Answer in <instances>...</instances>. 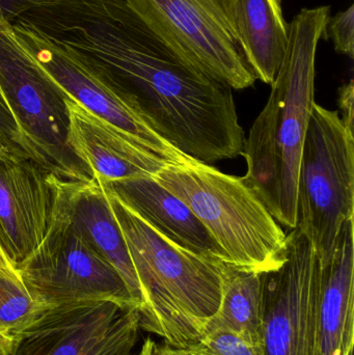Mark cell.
I'll list each match as a JSON object with an SVG mask.
<instances>
[{
    "mask_svg": "<svg viewBox=\"0 0 354 355\" xmlns=\"http://www.w3.org/2000/svg\"><path fill=\"white\" fill-rule=\"evenodd\" d=\"M19 22L85 56L123 87L133 114L182 155H241L232 89L177 53L125 0H30Z\"/></svg>",
    "mask_w": 354,
    "mask_h": 355,
    "instance_id": "cell-1",
    "label": "cell"
},
{
    "mask_svg": "<svg viewBox=\"0 0 354 355\" xmlns=\"http://www.w3.org/2000/svg\"><path fill=\"white\" fill-rule=\"evenodd\" d=\"M330 18V6H322L303 8L289 23L284 60L241 154L247 164L241 179L290 230L297 225L299 164L315 104L316 55Z\"/></svg>",
    "mask_w": 354,
    "mask_h": 355,
    "instance_id": "cell-2",
    "label": "cell"
},
{
    "mask_svg": "<svg viewBox=\"0 0 354 355\" xmlns=\"http://www.w3.org/2000/svg\"><path fill=\"white\" fill-rule=\"evenodd\" d=\"M106 194L139 279V327L172 349L197 345L220 309L227 264L176 245Z\"/></svg>",
    "mask_w": 354,
    "mask_h": 355,
    "instance_id": "cell-3",
    "label": "cell"
},
{
    "mask_svg": "<svg viewBox=\"0 0 354 355\" xmlns=\"http://www.w3.org/2000/svg\"><path fill=\"white\" fill-rule=\"evenodd\" d=\"M155 179L197 215L232 266L264 273L284 261L286 234L241 178L191 159L166 164Z\"/></svg>",
    "mask_w": 354,
    "mask_h": 355,
    "instance_id": "cell-4",
    "label": "cell"
},
{
    "mask_svg": "<svg viewBox=\"0 0 354 355\" xmlns=\"http://www.w3.org/2000/svg\"><path fill=\"white\" fill-rule=\"evenodd\" d=\"M0 94L16 123L19 150L57 179H93L69 146L68 94L17 42L1 14Z\"/></svg>",
    "mask_w": 354,
    "mask_h": 355,
    "instance_id": "cell-5",
    "label": "cell"
},
{
    "mask_svg": "<svg viewBox=\"0 0 354 355\" xmlns=\"http://www.w3.org/2000/svg\"><path fill=\"white\" fill-rule=\"evenodd\" d=\"M354 217V135L337 112L314 104L297 184V225L321 266L332 258L343 225Z\"/></svg>",
    "mask_w": 354,
    "mask_h": 355,
    "instance_id": "cell-6",
    "label": "cell"
},
{
    "mask_svg": "<svg viewBox=\"0 0 354 355\" xmlns=\"http://www.w3.org/2000/svg\"><path fill=\"white\" fill-rule=\"evenodd\" d=\"M17 272L33 300L45 308L89 300L136 308L120 273L89 243L56 198L45 238Z\"/></svg>",
    "mask_w": 354,
    "mask_h": 355,
    "instance_id": "cell-7",
    "label": "cell"
},
{
    "mask_svg": "<svg viewBox=\"0 0 354 355\" xmlns=\"http://www.w3.org/2000/svg\"><path fill=\"white\" fill-rule=\"evenodd\" d=\"M177 53L232 89L255 83L237 37L232 0H125Z\"/></svg>",
    "mask_w": 354,
    "mask_h": 355,
    "instance_id": "cell-8",
    "label": "cell"
},
{
    "mask_svg": "<svg viewBox=\"0 0 354 355\" xmlns=\"http://www.w3.org/2000/svg\"><path fill=\"white\" fill-rule=\"evenodd\" d=\"M320 292L319 259L295 227L284 261L264 272V355H319Z\"/></svg>",
    "mask_w": 354,
    "mask_h": 355,
    "instance_id": "cell-9",
    "label": "cell"
},
{
    "mask_svg": "<svg viewBox=\"0 0 354 355\" xmlns=\"http://www.w3.org/2000/svg\"><path fill=\"white\" fill-rule=\"evenodd\" d=\"M10 26L15 39L37 64L64 93L87 110L168 164L191 160L170 147L133 114L126 93L107 71L18 21H12Z\"/></svg>",
    "mask_w": 354,
    "mask_h": 355,
    "instance_id": "cell-10",
    "label": "cell"
},
{
    "mask_svg": "<svg viewBox=\"0 0 354 355\" xmlns=\"http://www.w3.org/2000/svg\"><path fill=\"white\" fill-rule=\"evenodd\" d=\"M139 329L134 306L109 300L50 306L12 338V355H134Z\"/></svg>",
    "mask_w": 354,
    "mask_h": 355,
    "instance_id": "cell-11",
    "label": "cell"
},
{
    "mask_svg": "<svg viewBox=\"0 0 354 355\" xmlns=\"http://www.w3.org/2000/svg\"><path fill=\"white\" fill-rule=\"evenodd\" d=\"M57 178L18 148L0 144V252L17 270L45 238Z\"/></svg>",
    "mask_w": 354,
    "mask_h": 355,
    "instance_id": "cell-12",
    "label": "cell"
},
{
    "mask_svg": "<svg viewBox=\"0 0 354 355\" xmlns=\"http://www.w3.org/2000/svg\"><path fill=\"white\" fill-rule=\"evenodd\" d=\"M68 143L98 181L155 177L168 162L139 146L85 106L67 97Z\"/></svg>",
    "mask_w": 354,
    "mask_h": 355,
    "instance_id": "cell-13",
    "label": "cell"
},
{
    "mask_svg": "<svg viewBox=\"0 0 354 355\" xmlns=\"http://www.w3.org/2000/svg\"><path fill=\"white\" fill-rule=\"evenodd\" d=\"M101 185L172 243L207 260L230 264L197 215L155 177L130 178Z\"/></svg>",
    "mask_w": 354,
    "mask_h": 355,
    "instance_id": "cell-14",
    "label": "cell"
},
{
    "mask_svg": "<svg viewBox=\"0 0 354 355\" xmlns=\"http://www.w3.org/2000/svg\"><path fill=\"white\" fill-rule=\"evenodd\" d=\"M56 202L95 250L120 273L139 312L143 300L139 279L124 236L101 183L96 178L89 181L57 179Z\"/></svg>",
    "mask_w": 354,
    "mask_h": 355,
    "instance_id": "cell-15",
    "label": "cell"
},
{
    "mask_svg": "<svg viewBox=\"0 0 354 355\" xmlns=\"http://www.w3.org/2000/svg\"><path fill=\"white\" fill-rule=\"evenodd\" d=\"M354 345V225L341 230L336 248L321 266L319 355H351Z\"/></svg>",
    "mask_w": 354,
    "mask_h": 355,
    "instance_id": "cell-16",
    "label": "cell"
},
{
    "mask_svg": "<svg viewBox=\"0 0 354 355\" xmlns=\"http://www.w3.org/2000/svg\"><path fill=\"white\" fill-rule=\"evenodd\" d=\"M233 19L245 60L256 79L272 85L289 41L282 0H232Z\"/></svg>",
    "mask_w": 354,
    "mask_h": 355,
    "instance_id": "cell-17",
    "label": "cell"
},
{
    "mask_svg": "<svg viewBox=\"0 0 354 355\" xmlns=\"http://www.w3.org/2000/svg\"><path fill=\"white\" fill-rule=\"evenodd\" d=\"M263 327L264 273L227 264L220 309L206 333L230 331L251 343L263 345Z\"/></svg>",
    "mask_w": 354,
    "mask_h": 355,
    "instance_id": "cell-18",
    "label": "cell"
},
{
    "mask_svg": "<svg viewBox=\"0 0 354 355\" xmlns=\"http://www.w3.org/2000/svg\"><path fill=\"white\" fill-rule=\"evenodd\" d=\"M45 309L33 300L17 270L0 266V331L3 335L12 339Z\"/></svg>",
    "mask_w": 354,
    "mask_h": 355,
    "instance_id": "cell-19",
    "label": "cell"
},
{
    "mask_svg": "<svg viewBox=\"0 0 354 355\" xmlns=\"http://www.w3.org/2000/svg\"><path fill=\"white\" fill-rule=\"evenodd\" d=\"M195 346L209 355H264L263 345L251 343L230 331H207Z\"/></svg>",
    "mask_w": 354,
    "mask_h": 355,
    "instance_id": "cell-20",
    "label": "cell"
},
{
    "mask_svg": "<svg viewBox=\"0 0 354 355\" xmlns=\"http://www.w3.org/2000/svg\"><path fill=\"white\" fill-rule=\"evenodd\" d=\"M335 50L338 53L354 58V6L351 4L347 10L330 17L328 28Z\"/></svg>",
    "mask_w": 354,
    "mask_h": 355,
    "instance_id": "cell-21",
    "label": "cell"
},
{
    "mask_svg": "<svg viewBox=\"0 0 354 355\" xmlns=\"http://www.w3.org/2000/svg\"><path fill=\"white\" fill-rule=\"evenodd\" d=\"M339 110H340V118L343 124L353 131L354 120V83L351 79L348 83H345L339 89Z\"/></svg>",
    "mask_w": 354,
    "mask_h": 355,
    "instance_id": "cell-22",
    "label": "cell"
},
{
    "mask_svg": "<svg viewBox=\"0 0 354 355\" xmlns=\"http://www.w3.org/2000/svg\"><path fill=\"white\" fill-rule=\"evenodd\" d=\"M17 139L16 123L0 94V144L17 148Z\"/></svg>",
    "mask_w": 354,
    "mask_h": 355,
    "instance_id": "cell-23",
    "label": "cell"
},
{
    "mask_svg": "<svg viewBox=\"0 0 354 355\" xmlns=\"http://www.w3.org/2000/svg\"><path fill=\"white\" fill-rule=\"evenodd\" d=\"M27 0H0V14L10 22L18 16L21 6Z\"/></svg>",
    "mask_w": 354,
    "mask_h": 355,
    "instance_id": "cell-24",
    "label": "cell"
},
{
    "mask_svg": "<svg viewBox=\"0 0 354 355\" xmlns=\"http://www.w3.org/2000/svg\"><path fill=\"white\" fill-rule=\"evenodd\" d=\"M139 355H175L172 348L160 345L152 339H147L141 346Z\"/></svg>",
    "mask_w": 354,
    "mask_h": 355,
    "instance_id": "cell-25",
    "label": "cell"
},
{
    "mask_svg": "<svg viewBox=\"0 0 354 355\" xmlns=\"http://www.w3.org/2000/svg\"><path fill=\"white\" fill-rule=\"evenodd\" d=\"M12 339L0 331V355H12Z\"/></svg>",
    "mask_w": 354,
    "mask_h": 355,
    "instance_id": "cell-26",
    "label": "cell"
},
{
    "mask_svg": "<svg viewBox=\"0 0 354 355\" xmlns=\"http://www.w3.org/2000/svg\"><path fill=\"white\" fill-rule=\"evenodd\" d=\"M172 350L175 355H209L197 348V346H193V347L186 348V349H172Z\"/></svg>",
    "mask_w": 354,
    "mask_h": 355,
    "instance_id": "cell-27",
    "label": "cell"
},
{
    "mask_svg": "<svg viewBox=\"0 0 354 355\" xmlns=\"http://www.w3.org/2000/svg\"><path fill=\"white\" fill-rule=\"evenodd\" d=\"M0 266H10V265L8 264V261H6V258H4L3 254H2L1 252H0Z\"/></svg>",
    "mask_w": 354,
    "mask_h": 355,
    "instance_id": "cell-28",
    "label": "cell"
}]
</instances>
